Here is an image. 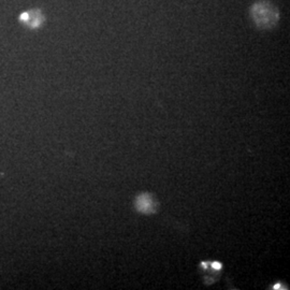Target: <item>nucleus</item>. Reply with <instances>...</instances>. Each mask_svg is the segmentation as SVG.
<instances>
[{
	"instance_id": "obj_3",
	"label": "nucleus",
	"mask_w": 290,
	"mask_h": 290,
	"mask_svg": "<svg viewBox=\"0 0 290 290\" xmlns=\"http://www.w3.org/2000/svg\"><path fill=\"white\" fill-rule=\"evenodd\" d=\"M211 266L214 270H216V271H219V270H221V268H222V265L220 264V262H217V261L212 262Z\"/></svg>"
},
{
	"instance_id": "obj_5",
	"label": "nucleus",
	"mask_w": 290,
	"mask_h": 290,
	"mask_svg": "<svg viewBox=\"0 0 290 290\" xmlns=\"http://www.w3.org/2000/svg\"><path fill=\"white\" fill-rule=\"evenodd\" d=\"M281 286H282L281 284H276V285L274 286V289H281V288H282Z\"/></svg>"
},
{
	"instance_id": "obj_2",
	"label": "nucleus",
	"mask_w": 290,
	"mask_h": 290,
	"mask_svg": "<svg viewBox=\"0 0 290 290\" xmlns=\"http://www.w3.org/2000/svg\"><path fill=\"white\" fill-rule=\"evenodd\" d=\"M136 205H137L138 211L141 213L151 214L155 212L153 207V200L151 199V195L147 193H143V194H141L140 197H138L136 201Z\"/></svg>"
},
{
	"instance_id": "obj_4",
	"label": "nucleus",
	"mask_w": 290,
	"mask_h": 290,
	"mask_svg": "<svg viewBox=\"0 0 290 290\" xmlns=\"http://www.w3.org/2000/svg\"><path fill=\"white\" fill-rule=\"evenodd\" d=\"M27 17H28V14H27V13H24V14H22L21 16V19H27Z\"/></svg>"
},
{
	"instance_id": "obj_1",
	"label": "nucleus",
	"mask_w": 290,
	"mask_h": 290,
	"mask_svg": "<svg viewBox=\"0 0 290 290\" xmlns=\"http://www.w3.org/2000/svg\"><path fill=\"white\" fill-rule=\"evenodd\" d=\"M251 15L259 28L269 29L279 23L280 12L276 6L269 1H258L251 8Z\"/></svg>"
}]
</instances>
